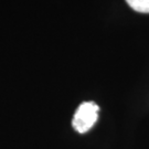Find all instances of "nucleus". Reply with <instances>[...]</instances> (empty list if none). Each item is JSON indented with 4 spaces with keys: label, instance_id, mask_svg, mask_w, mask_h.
<instances>
[{
    "label": "nucleus",
    "instance_id": "obj_2",
    "mask_svg": "<svg viewBox=\"0 0 149 149\" xmlns=\"http://www.w3.org/2000/svg\"><path fill=\"white\" fill-rule=\"evenodd\" d=\"M130 8L141 13H149V0H126Z\"/></svg>",
    "mask_w": 149,
    "mask_h": 149
},
{
    "label": "nucleus",
    "instance_id": "obj_1",
    "mask_svg": "<svg viewBox=\"0 0 149 149\" xmlns=\"http://www.w3.org/2000/svg\"><path fill=\"white\" fill-rule=\"evenodd\" d=\"M98 111H100V107L94 102L82 103L76 109L73 119H72L73 128L80 134L88 132L97 120Z\"/></svg>",
    "mask_w": 149,
    "mask_h": 149
}]
</instances>
